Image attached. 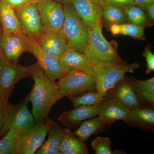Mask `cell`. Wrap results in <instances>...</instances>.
Listing matches in <instances>:
<instances>
[{
    "mask_svg": "<svg viewBox=\"0 0 154 154\" xmlns=\"http://www.w3.org/2000/svg\"><path fill=\"white\" fill-rule=\"evenodd\" d=\"M31 76L34 84L29 96L32 114L37 124L48 119L53 106L63 97L57 82L48 79L37 63L33 64Z\"/></svg>",
    "mask_w": 154,
    "mask_h": 154,
    "instance_id": "obj_1",
    "label": "cell"
},
{
    "mask_svg": "<svg viewBox=\"0 0 154 154\" xmlns=\"http://www.w3.org/2000/svg\"><path fill=\"white\" fill-rule=\"evenodd\" d=\"M102 24L89 31V40L83 53L92 66L123 62L119 55L118 45L108 42L102 34Z\"/></svg>",
    "mask_w": 154,
    "mask_h": 154,
    "instance_id": "obj_2",
    "label": "cell"
},
{
    "mask_svg": "<svg viewBox=\"0 0 154 154\" xmlns=\"http://www.w3.org/2000/svg\"><path fill=\"white\" fill-rule=\"evenodd\" d=\"M95 74L96 91L100 98L105 100L109 91L125 77L126 73H132L140 68L139 62L127 63L125 62L93 66Z\"/></svg>",
    "mask_w": 154,
    "mask_h": 154,
    "instance_id": "obj_3",
    "label": "cell"
},
{
    "mask_svg": "<svg viewBox=\"0 0 154 154\" xmlns=\"http://www.w3.org/2000/svg\"><path fill=\"white\" fill-rule=\"evenodd\" d=\"M63 6L65 18L62 29L67 46L68 48L83 53L88 45L90 30L71 3L65 4Z\"/></svg>",
    "mask_w": 154,
    "mask_h": 154,
    "instance_id": "obj_4",
    "label": "cell"
},
{
    "mask_svg": "<svg viewBox=\"0 0 154 154\" xmlns=\"http://www.w3.org/2000/svg\"><path fill=\"white\" fill-rule=\"evenodd\" d=\"M33 66H22L0 57V101L8 103L14 86L20 80L31 76Z\"/></svg>",
    "mask_w": 154,
    "mask_h": 154,
    "instance_id": "obj_5",
    "label": "cell"
},
{
    "mask_svg": "<svg viewBox=\"0 0 154 154\" xmlns=\"http://www.w3.org/2000/svg\"><path fill=\"white\" fill-rule=\"evenodd\" d=\"M29 94L17 105L8 104L5 111L4 131L6 134L11 128H17L24 133L29 131L36 125L32 114L28 109Z\"/></svg>",
    "mask_w": 154,
    "mask_h": 154,
    "instance_id": "obj_6",
    "label": "cell"
},
{
    "mask_svg": "<svg viewBox=\"0 0 154 154\" xmlns=\"http://www.w3.org/2000/svg\"><path fill=\"white\" fill-rule=\"evenodd\" d=\"M57 84L63 97L96 90L95 78L79 70H69L59 79Z\"/></svg>",
    "mask_w": 154,
    "mask_h": 154,
    "instance_id": "obj_7",
    "label": "cell"
},
{
    "mask_svg": "<svg viewBox=\"0 0 154 154\" xmlns=\"http://www.w3.org/2000/svg\"><path fill=\"white\" fill-rule=\"evenodd\" d=\"M25 33L28 42V51L36 58L37 63L48 79L52 81L60 79L70 70L64 66L58 58L45 54L34 37Z\"/></svg>",
    "mask_w": 154,
    "mask_h": 154,
    "instance_id": "obj_8",
    "label": "cell"
},
{
    "mask_svg": "<svg viewBox=\"0 0 154 154\" xmlns=\"http://www.w3.org/2000/svg\"><path fill=\"white\" fill-rule=\"evenodd\" d=\"M36 2L44 29L56 31L61 30L65 18L63 5L54 0H36Z\"/></svg>",
    "mask_w": 154,
    "mask_h": 154,
    "instance_id": "obj_9",
    "label": "cell"
},
{
    "mask_svg": "<svg viewBox=\"0 0 154 154\" xmlns=\"http://www.w3.org/2000/svg\"><path fill=\"white\" fill-rule=\"evenodd\" d=\"M27 51L28 42L24 32H2L0 36V57L13 63H17L20 56Z\"/></svg>",
    "mask_w": 154,
    "mask_h": 154,
    "instance_id": "obj_10",
    "label": "cell"
},
{
    "mask_svg": "<svg viewBox=\"0 0 154 154\" xmlns=\"http://www.w3.org/2000/svg\"><path fill=\"white\" fill-rule=\"evenodd\" d=\"M45 54L58 58L67 49L63 29L60 31L44 29L34 37Z\"/></svg>",
    "mask_w": 154,
    "mask_h": 154,
    "instance_id": "obj_11",
    "label": "cell"
},
{
    "mask_svg": "<svg viewBox=\"0 0 154 154\" xmlns=\"http://www.w3.org/2000/svg\"><path fill=\"white\" fill-rule=\"evenodd\" d=\"M47 119L36 124L22 137L19 154H34L44 143L48 129L54 122Z\"/></svg>",
    "mask_w": 154,
    "mask_h": 154,
    "instance_id": "obj_12",
    "label": "cell"
},
{
    "mask_svg": "<svg viewBox=\"0 0 154 154\" xmlns=\"http://www.w3.org/2000/svg\"><path fill=\"white\" fill-rule=\"evenodd\" d=\"M15 12L24 33L35 37L44 29L37 8L36 0L25 3L24 5L16 9Z\"/></svg>",
    "mask_w": 154,
    "mask_h": 154,
    "instance_id": "obj_13",
    "label": "cell"
},
{
    "mask_svg": "<svg viewBox=\"0 0 154 154\" xmlns=\"http://www.w3.org/2000/svg\"><path fill=\"white\" fill-rule=\"evenodd\" d=\"M103 101L95 105L74 107L61 114L58 119L67 129L77 128L83 121L98 115Z\"/></svg>",
    "mask_w": 154,
    "mask_h": 154,
    "instance_id": "obj_14",
    "label": "cell"
},
{
    "mask_svg": "<svg viewBox=\"0 0 154 154\" xmlns=\"http://www.w3.org/2000/svg\"><path fill=\"white\" fill-rule=\"evenodd\" d=\"M70 3L89 30L102 24V7L91 0H71Z\"/></svg>",
    "mask_w": 154,
    "mask_h": 154,
    "instance_id": "obj_15",
    "label": "cell"
},
{
    "mask_svg": "<svg viewBox=\"0 0 154 154\" xmlns=\"http://www.w3.org/2000/svg\"><path fill=\"white\" fill-rule=\"evenodd\" d=\"M123 121L130 126L145 131L154 132V110L151 105H142L130 110Z\"/></svg>",
    "mask_w": 154,
    "mask_h": 154,
    "instance_id": "obj_16",
    "label": "cell"
},
{
    "mask_svg": "<svg viewBox=\"0 0 154 154\" xmlns=\"http://www.w3.org/2000/svg\"><path fill=\"white\" fill-rule=\"evenodd\" d=\"M112 96L119 100L130 110L142 106L128 77L119 82L112 90Z\"/></svg>",
    "mask_w": 154,
    "mask_h": 154,
    "instance_id": "obj_17",
    "label": "cell"
},
{
    "mask_svg": "<svg viewBox=\"0 0 154 154\" xmlns=\"http://www.w3.org/2000/svg\"><path fill=\"white\" fill-rule=\"evenodd\" d=\"M58 60L67 68L82 71L95 79L93 66L87 60L83 53L68 48L58 58Z\"/></svg>",
    "mask_w": 154,
    "mask_h": 154,
    "instance_id": "obj_18",
    "label": "cell"
},
{
    "mask_svg": "<svg viewBox=\"0 0 154 154\" xmlns=\"http://www.w3.org/2000/svg\"><path fill=\"white\" fill-rule=\"evenodd\" d=\"M129 111L127 107L112 96L103 101L98 116L112 124L116 120H123Z\"/></svg>",
    "mask_w": 154,
    "mask_h": 154,
    "instance_id": "obj_19",
    "label": "cell"
},
{
    "mask_svg": "<svg viewBox=\"0 0 154 154\" xmlns=\"http://www.w3.org/2000/svg\"><path fill=\"white\" fill-rule=\"evenodd\" d=\"M0 24L2 32H23L22 25L15 11L9 6L5 0H0Z\"/></svg>",
    "mask_w": 154,
    "mask_h": 154,
    "instance_id": "obj_20",
    "label": "cell"
},
{
    "mask_svg": "<svg viewBox=\"0 0 154 154\" xmlns=\"http://www.w3.org/2000/svg\"><path fill=\"white\" fill-rule=\"evenodd\" d=\"M111 124L99 116H95L83 121L73 133L86 143L92 135L103 131Z\"/></svg>",
    "mask_w": 154,
    "mask_h": 154,
    "instance_id": "obj_21",
    "label": "cell"
},
{
    "mask_svg": "<svg viewBox=\"0 0 154 154\" xmlns=\"http://www.w3.org/2000/svg\"><path fill=\"white\" fill-rule=\"evenodd\" d=\"M65 129H63L54 122L48 129V138L36 151L37 154H61L59 151L60 145Z\"/></svg>",
    "mask_w": 154,
    "mask_h": 154,
    "instance_id": "obj_22",
    "label": "cell"
},
{
    "mask_svg": "<svg viewBox=\"0 0 154 154\" xmlns=\"http://www.w3.org/2000/svg\"><path fill=\"white\" fill-rule=\"evenodd\" d=\"M141 104L143 105H154V78L140 80L128 78Z\"/></svg>",
    "mask_w": 154,
    "mask_h": 154,
    "instance_id": "obj_23",
    "label": "cell"
},
{
    "mask_svg": "<svg viewBox=\"0 0 154 154\" xmlns=\"http://www.w3.org/2000/svg\"><path fill=\"white\" fill-rule=\"evenodd\" d=\"M59 150L61 154H89L85 143L66 128Z\"/></svg>",
    "mask_w": 154,
    "mask_h": 154,
    "instance_id": "obj_24",
    "label": "cell"
},
{
    "mask_svg": "<svg viewBox=\"0 0 154 154\" xmlns=\"http://www.w3.org/2000/svg\"><path fill=\"white\" fill-rule=\"evenodd\" d=\"M20 130L11 128L0 140V154H19L23 134Z\"/></svg>",
    "mask_w": 154,
    "mask_h": 154,
    "instance_id": "obj_25",
    "label": "cell"
},
{
    "mask_svg": "<svg viewBox=\"0 0 154 154\" xmlns=\"http://www.w3.org/2000/svg\"><path fill=\"white\" fill-rule=\"evenodd\" d=\"M113 35H123L135 39L146 40L144 34L145 26H139L131 23L113 24L109 26Z\"/></svg>",
    "mask_w": 154,
    "mask_h": 154,
    "instance_id": "obj_26",
    "label": "cell"
},
{
    "mask_svg": "<svg viewBox=\"0 0 154 154\" xmlns=\"http://www.w3.org/2000/svg\"><path fill=\"white\" fill-rule=\"evenodd\" d=\"M101 17L108 26L113 24H122L127 20L124 9L110 5L103 6Z\"/></svg>",
    "mask_w": 154,
    "mask_h": 154,
    "instance_id": "obj_27",
    "label": "cell"
},
{
    "mask_svg": "<svg viewBox=\"0 0 154 154\" xmlns=\"http://www.w3.org/2000/svg\"><path fill=\"white\" fill-rule=\"evenodd\" d=\"M74 107L85 105H93L99 104L104 100L100 98L96 90L86 91L81 94L69 96Z\"/></svg>",
    "mask_w": 154,
    "mask_h": 154,
    "instance_id": "obj_28",
    "label": "cell"
},
{
    "mask_svg": "<svg viewBox=\"0 0 154 154\" xmlns=\"http://www.w3.org/2000/svg\"><path fill=\"white\" fill-rule=\"evenodd\" d=\"M123 9L130 23L145 27L149 18L144 10L135 5L128 6Z\"/></svg>",
    "mask_w": 154,
    "mask_h": 154,
    "instance_id": "obj_29",
    "label": "cell"
},
{
    "mask_svg": "<svg viewBox=\"0 0 154 154\" xmlns=\"http://www.w3.org/2000/svg\"><path fill=\"white\" fill-rule=\"evenodd\" d=\"M111 146V141L107 137H97L91 143V146L96 154H113Z\"/></svg>",
    "mask_w": 154,
    "mask_h": 154,
    "instance_id": "obj_30",
    "label": "cell"
},
{
    "mask_svg": "<svg viewBox=\"0 0 154 154\" xmlns=\"http://www.w3.org/2000/svg\"><path fill=\"white\" fill-rule=\"evenodd\" d=\"M146 62L147 69L146 71V74H149L150 73L154 71V54L151 51V46L149 44H148L145 47L144 51L142 54Z\"/></svg>",
    "mask_w": 154,
    "mask_h": 154,
    "instance_id": "obj_31",
    "label": "cell"
},
{
    "mask_svg": "<svg viewBox=\"0 0 154 154\" xmlns=\"http://www.w3.org/2000/svg\"><path fill=\"white\" fill-rule=\"evenodd\" d=\"M134 5L133 0H106L104 5H110L124 9Z\"/></svg>",
    "mask_w": 154,
    "mask_h": 154,
    "instance_id": "obj_32",
    "label": "cell"
},
{
    "mask_svg": "<svg viewBox=\"0 0 154 154\" xmlns=\"http://www.w3.org/2000/svg\"><path fill=\"white\" fill-rule=\"evenodd\" d=\"M8 104H5L0 101V140L2 138L6 135L4 131V125L5 108Z\"/></svg>",
    "mask_w": 154,
    "mask_h": 154,
    "instance_id": "obj_33",
    "label": "cell"
},
{
    "mask_svg": "<svg viewBox=\"0 0 154 154\" xmlns=\"http://www.w3.org/2000/svg\"><path fill=\"white\" fill-rule=\"evenodd\" d=\"M5 2L11 8L15 9L19 8L27 3L25 0H5Z\"/></svg>",
    "mask_w": 154,
    "mask_h": 154,
    "instance_id": "obj_34",
    "label": "cell"
},
{
    "mask_svg": "<svg viewBox=\"0 0 154 154\" xmlns=\"http://www.w3.org/2000/svg\"><path fill=\"white\" fill-rule=\"evenodd\" d=\"M135 5L144 10L146 8L151 4L154 3V0H133Z\"/></svg>",
    "mask_w": 154,
    "mask_h": 154,
    "instance_id": "obj_35",
    "label": "cell"
},
{
    "mask_svg": "<svg viewBox=\"0 0 154 154\" xmlns=\"http://www.w3.org/2000/svg\"><path fill=\"white\" fill-rule=\"evenodd\" d=\"M147 16L151 21L153 22L154 20V3L148 6L144 10Z\"/></svg>",
    "mask_w": 154,
    "mask_h": 154,
    "instance_id": "obj_36",
    "label": "cell"
},
{
    "mask_svg": "<svg viewBox=\"0 0 154 154\" xmlns=\"http://www.w3.org/2000/svg\"><path fill=\"white\" fill-rule=\"evenodd\" d=\"M91 1L98 5L103 8V6L105 5L106 0H91Z\"/></svg>",
    "mask_w": 154,
    "mask_h": 154,
    "instance_id": "obj_37",
    "label": "cell"
},
{
    "mask_svg": "<svg viewBox=\"0 0 154 154\" xmlns=\"http://www.w3.org/2000/svg\"><path fill=\"white\" fill-rule=\"evenodd\" d=\"M56 2H57L62 4L63 5H65V4H69V3H71V0H54Z\"/></svg>",
    "mask_w": 154,
    "mask_h": 154,
    "instance_id": "obj_38",
    "label": "cell"
},
{
    "mask_svg": "<svg viewBox=\"0 0 154 154\" xmlns=\"http://www.w3.org/2000/svg\"><path fill=\"white\" fill-rule=\"evenodd\" d=\"M2 27H1V24H0V36L2 35Z\"/></svg>",
    "mask_w": 154,
    "mask_h": 154,
    "instance_id": "obj_39",
    "label": "cell"
}]
</instances>
